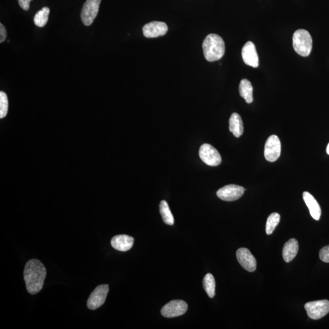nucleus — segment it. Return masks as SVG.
I'll return each mask as SVG.
<instances>
[{
	"label": "nucleus",
	"mask_w": 329,
	"mask_h": 329,
	"mask_svg": "<svg viewBox=\"0 0 329 329\" xmlns=\"http://www.w3.org/2000/svg\"><path fill=\"white\" fill-rule=\"evenodd\" d=\"M46 275V268L39 260L32 259L27 262L24 271V279L30 294H37L43 289Z\"/></svg>",
	"instance_id": "nucleus-1"
},
{
	"label": "nucleus",
	"mask_w": 329,
	"mask_h": 329,
	"mask_svg": "<svg viewBox=\"0 0 329 329\" xmlns=\"http://www.w3.org/2000/svg\"><path fill=\"white\" fill-rule=\"evenodd\" d=\"M202 49L208 61H217L222 58L225 53V44L220 35L210 34L203 42Z\"/></svg>",
	"instance_id": "nucleus-2"
},
{
	"label": "nucleus",
	"mask_w": 329,
	"mask_h": 329,
	"mask_svg": "<svg viewBox=\"0 0 329 329\" xmlns=\"http://www.w3.org/2000/svg\"><path fill=\"white\" fill-rule=\"evenodd\" d=\"M293 46L296 53L303 57H307L312 52L313 40L310 33L301 29L296 31L293 36Z\"/></svg>",
	"instance_id": "nucleus-3"
},
{
	"label": "nucleus",
	"mask_w": 329,
	"mask_h": 329,
	"mask_svg": "<svg viewBox=\"0 0 329 329\" xmlns=\"http://www.w3.org/2000/svg\"><path fill=\"white\" fill-rule=\"evenodd\" d=\"M304 307L308 316L314 320L321 319L329 313V301L326 300L309 302Z\"/></svg>",
	"instance_id": "nucleus-4"
},
{
	"label": "nucleus",
	"mask_w": 329,
	"mask_h": 329,
	"mask_svg": "<svg viewBox=\"0 0 329 329\" xmlns=\"http://www.w3.org/2000/svg\"><path fill=\"white\" fill-rule=\"evenodd\" d=\"M101 0H87L82 9L81 18L84 25L89 26L97 17Z\"/></svg>",
	"instance_id": "nucleus-5"
},
{
	"label": "nucleus",
	"mask_w": 329,
	"mask_h": 329,
	"mask_svg": "<svg viewBox=\"0 0 329 329\" xmlns=\"http://www.w3.org/2000/svg\"><path fill=\"white\" fill-rule=\"evenodd\" d=\"M199 154L202 161L209 166H218L221 163L219 152L213 146L208 143L201 145L199 148Z\"/></svg>",
	"instance_id": "nucleus-6"
},
{
	"label": "nucleus",
	"mask_w": 329,
	"mask_h": 329,
	"mask_svg": "<svg viewBox=\"0 0 329 329\" xmlns=\"http://www.w3.org/2000/svg\"><path fill=\"white\" fill-rule=\"evenodd\" d=\"M188 309V305L182 300H173L169 302L161 308V313L166 318H175L183 315Z\"/></svg>",
	"instance_id": "nucleus-7"
},
{
	"label": "nucleus",
	"mask_w": 329,
	"mask_h": 329,
	"mask_svg": "<svg viewBox=\"0 0 329 329\" xmlns=\"http://www.w3.org/2000/svg\"><path fill=\"white\" fill-rule=\"evenodd\" d=\"M109 287L108 285H101L95 288L89 296L88 307L89 309L94 310L102 306L105 303Z\"/></svg>",
	"instance_id": "nucleus-8"
},
{
	"label": "nucleus",
	"mask_w": 329,
	"mask_h": 329,
	"mask_svg": "<svg viewBox=\"0 0 329 329\" xmlns=\"http://www.w3.org/2000/svg\"><path fill=\"white\" fill-rule=\"evenodd\" d=\"M281 153V143L279 137L272 135L265 143L264 155L266 160L274 162L279 158Z\"/></svg>",
	"instance_id": "nucleus-9"
},
{
	"label": "nucleus",
	"mask_w": 329,
	"mask_h": 329,
	"mask_svg": "<svg viewBox=\"0 0 329 329\" xmlns=\"http://www.w3.org/2000/svg\"><path fill=\"white\" fill-rule=\"evenodd\" d=\"M244 190V188L240 185H227L218 190L217 195L223 201H234L243 195Z\"/></svg>",
	"instance_id": "nucleus-10"
},
{
	"label": "nucleus",
	"mask_w": 329,
	"mask_h": 329,
	"mask_svg": "<svg viewBox=\"0 0 329 329\" xmlns=\"http://www.w3.org/2000/svg\"><path fill=\"white\" fill-rule=\"evenodd\" d=\"M236 256L241 267L249 272L255 271L257 261L255 257L247 248H241L236 253Z\"/></svg>",
	"instance_id": "nucleus-11"
},
{
	"label": "nucleus",
	"mask_w": 329,
	"mask_h": 329,
	"mask_svg": "<svg viewBox=\"0 0 329 329\" xmlns=\"http://www.w3.org/2000/svg\"><path fill=\"white\" fill-rule=\"evenodd\" d=\"M168 31V26L164 22H149L143 27V33L146 38H155L162 36Z\"/></svg>",
	"instance_id": "nucleus-12"
},
{
	"label": "nucleus",
	"mask_w": 329,
	"mask_h": 329,
	"mask_svg": "<svg viewBox=\"0 0 329 329\" xmlns=\"http://www.w3.org/2000/svg\"><path fill=\"white\" fill-rule=\"evenodd\" d=\"M241 55L245 64L253 68L259 67V56L255 45L252 42H248L244 45L242 49Z\"/></svg>",
	"instance_id": "nucleus-13"
},
{
	"label": "nucleus",
	"mask_w": 329,
	"mask_h": 329,
	"mask_svg": "<svg viewBox=\"0 0 329 329\" xmlns=\"http://www.w3.org/2000/svg\"><path fill=\"white\" fill-rule=\"evenodd\" d=\"M134 239L127 235H118L113 237L111 240L112 246L116 250L125 252L133 246Z\"/></svg>",
	"instance_id": "nucleus-14"
},
{
	"label": "nucleus",
	"mask_w": 329,
	"mask_h": 329,
	"mask_svg": "<svg viewBox=\"0 0 329 329\" xmlns=\"http://www.w3.org/2000/svg\"><path fill=\"white\" fill-rule=\"evenodd\" d=\"M303 199L305 202L309 209L311 216L313 219L318 221L321 215V209L318 202H317L315 197L308 191H304L303 193Z\"/></svg>",
	"instance_id": "nucleus-15"
},
{
	"label": "nucleus",
	"mask_w": 329,
	"mask_h": 329,
	"mask_svg": "<svg viewBox=\"0 0 329 329\" xmlns=\"http://www.w3.org/2000/svg\"><path fill=\"white\" fill-rule=\"evenodd\" d=\"M299 250V244L295 238L290 239L284 244L282 251L283 260L286 263H289L295 258Z\"/></svg>",
	"instance_id": "nucleus-16"
},
{
	"label": "nucleus",
	"mask_w": 329,
	"mask_h": 329,
	"mask_svg": "<svg viewBox=\"0 0 329 329\" xmlns=\"http://www.w3.org/2000/svg\"><path fill=\"white\" fill-rule=\"evenodd\" d=\"M229 130L235 137H240L243 134V121L237 113H233L229 119Z\"/></svg>",
	"instance_id": "nucleus-17"
},
{
	"label": "nucleus",
	"mask_w": 329,
	"mask_h": 329,
	"mask_svg": "<svg viewBox=\"0 0 329 329\" xmlns=\"http://www.w3.org/2000/svg\"><path fill=\"white\" fill-rule=\"evenodd\" d=\"M239 92L242 98H243L248 104L253 101V87L249 80L242 79L239 86Z\"/></svg>",
	"instance_id": "nucleus-18"
},
{
	"label": "nucleus",
	"mask_w": 329,
	"mask_h": 329,
	"mask_svg": "<svg viewBox=\"0 0 329 329\" xmlns=\"http://www.w3.org/2000/svg\"><path fill=\"white\" fill-rule=\"evenodd\" d=\"M159 208L160 213L163 222L168 225H173L175 223L174 217L170 211L168 203L163 200L160 203Z\"/></svg>",
	"instance_id": "nucleus-19"
},
{
	"label": "nucleus",
	"mask_w": 329,
	"mask_h": 329,
	"mask_svg": "<svg viewBox=\"0 0 329 329\" xmlns=\"http://www.w3.org/2000/svg\"><path fill=\"white\" fill-rule=\"evenodd\" d=\"M203 286L209 298H213L215 295V286H216L213 275L211 273L205 275L203 279Z\"/></svg>",
	"instance_id": "nucleus-20"
},
{
	"label": "nucleus",
	"mask_w": 329,
	"mask_h": 329,
	"mask_svg": "<svg viewBox=\"0 0 329 329\" xmlns=\"http://www.w3.org/2000/svg\"><path fill=\"white\" fill-rule=\"evenodd\" d=\"M49 14L50 9L47 7H44L43 10L38 11L34 18L35 25L40 28L46 26L49 20Z\"/></svg>",
	"instance_id": "nucleus-21"
},
{
	"label": "nucleus",
	"mask_w": 329,
	"mask_h": 329,
	"mask_svg": "<svg viewBox=\"0 0 329 329\" xmlns=\"http://www.w3.org/2000/svg\"><path fill=\"white\" fill-rule=\"evenodd\" d=\"M280 216L279 214L273 213L268 217L266 224V232L268 235L273 234L274 230L279 224Z\"/></svg>",
	"instance_id": "nucleus-22"
},
{
	"label": "nucleus",
	"mask_w": 329,
	"mask_h": 329,
	"mask_svg": "<svg viewBox=\"0 0 329 329\" xmlns=\"http://www.w3.org/2000/svg\"><path fill=\"white\" fill-rule=\"evenodd\" d=\"M8 99L7 94L0 92V118H5L8 112Z\"/></svg>",
	"instance_id": "nucleus-23"
},
{
	"label": "nucleus",
	"mask_w": 329,
	"mask_h": 329,
	"mask_svg": "<svg viewBox=\"0 0 329 329\" xmlns=\"http://www.w3.org/2000/svg\"><path fill=\"white\" fill-rule=\"evenodd\" d=\"M319 258L322 262L329 263V245L322 248L319 251Z\"/></svg>",
	"instance_id": "nucleus-24"
},
{
	"label": "nucleus",
	"mask_w": 329,
	"mask_h": 329,
	"mask_svg": "<svg viewBox=\"0 0 329 329\" xmlns=\"http://www.w3.org/2000/svg\"><path fill=\"white\" fill-rule=\"evenodd\" d=\"M7 37V29L2 23H0V43H3Z\"/></svg>",
	"instance_id": "nucleus-25"
},
{
	"label": "nucleus",
	"mask_w": 329,
	"mask_h": 329,
	"mask_svg": "<svg viewBox=\"0 0 329 329\" xmlns=\"http://www.w3.org/2000/svg\"><path fill=\"white\" fill-rule=\"evenodd\" d=\"M32 0H18L20 7L25 11H28L29 10L30 2Z\"/></svg>",
	"instance_id": "nucleus-26"
},
{
	"label": "nucleus",
	"mask_w": 329,
	"mask_h": 329,
	"mask_svg": "<svg viewBox=\"0 0 329 329\" xmlns=\"http://www.w3.org/2000/svg\"><path fill=\"white\" fill-rule=\"evenodd\" d=\"M326 151H327V153L329 155V143L327 146V148H326Z\"/></svg>",
	"instance_id": "nucleus-27"
}]
</instances>
